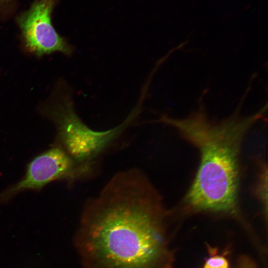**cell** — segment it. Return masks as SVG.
I'll return each instance as SVG.
<instances>
[{
	"instance_id": "obj_2",
	"label": "cell",
	"mask_w": 268,
	"mask_h": 268,
	"mask_svg": "<svg viewBox=\"0 0 268 268\" xmlns=\"http://www.w3.org/2000/svg\"><path fill=\"white\" fill-rule=\"evenodd\" d=\"M265 110L218 123L209 121L202 108L183 119L161 118L159 121L177 129L199 152L198 170L181 203L186 210L239 215L241 147L248 130Z\"/></svg>"
},
{
	"instance_id": "obj_4",
	"label": "cell",
	"mask_w": 268,
	"mask_h": 268,
	"mask_svg": "<svg viewBox=\"0 0 268 268\" xmlns=\"http://www.w3.org/2000/svg\"><path fill=\"white\" fill-rule=\"evenodd\" d=\"M93 169V165L76 162L57 144L35 157L28 165L22 179L0 193V203L21 192L41 189L54 181L70 182L84 178L91 174Z\"/></svg>"
},
{
	"instance_id": "obj_7",
	"label": "cell",
	"mask_w": 268,
	"mask_h": 268,
	"mask_svg": "<svg viewBox=\"0 0 268 268\" xmlns=\"http://www.w3.org/2000/svg\"><path fill=\"white\" fill-rule=\"evenodd\" d=\"M203 268H229V263L224 257L214 255L205 261Z\"/></svg>"
},
{
	"instance_id": "obj_1",
	"label": "cell",
	"mask_w": 268,
	"mask_h": 268,
	"mask_svg": "<svg viewBox=\"0 0 268 268\" xmlns=\"http://www.w3.org/2000/svg\"><path fill=\"white\" fill-rule=\"evenodd\" d=\"M161 196L135 168L115 174L82 211L75 245L83 268H168Z\"/></svg>"
},
{
	"instance_id": "obj_6",
	"label": "cell",
	"mask_w": 268,
	"mask_h": 268,
	"mask_svg": "<svg viewBox=\"0 0 268 268\" xmlns=\"http://www.w3.org/2000/svg\"><path fill=\"white\" fill-rule=\"evenodd\" d=\"M268 169L263 165L257 183V193L263 207L267 211L268 204Z\"/></svg>"
},
{
	"instance_id": "obj_5",
	"label": "cell",
	"mask_w": 268,
	"mask_h": 268,
	"mask_svg": "<svg viewBox=\"0 0 268 268\" xmlns=\"http://www.w3.org/2000/svg\"><path fill=\"white\" fill-rule=\"evenodd\" d=\"M55 1L38 0L18 19L26 49L37 56L55 52L70 56L73 51L52 25L51 14Z\"/></svg>"
},
{
	"instance_id": "obj_3",
	"label": "cell",
	"mask_w": 268,
	"mask_h": 268,
	"mask_svg": "<svg viewBox=\"0 0 268 268\" xmlns=\"http://www.w3.org/2000/svg\"><path fill=\"white\" fill-rule=\"evenodd\" d=\"M43 110L57 127V144L76 162L93 166L138 114L136 107L121 124L106 131H95L81 120L70 94L62 90L53 94Z\"/></svg>"
}]
</instances>
